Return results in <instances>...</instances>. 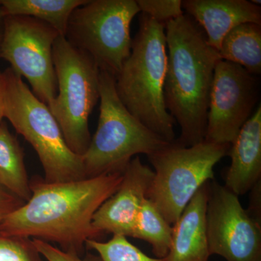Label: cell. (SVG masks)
<instances>
[{
	"label": "cell",
	"mask_w": 261,
	"mask_h": 261,
	"mask_svg": "<svg viewBox=\"0 0 261 261\" xmlns=\"http://www.w3.org/2000/svg\"><path fill=\"white\" fill-rule=\"evenodd\" d=\"M122 173L58 183L30 180L32 195L0 223V233L56 243L66 252L82 257L88 240L102 233L92 226L99 207L116 192Z\"/></svg>",
	"instance_id": "1"
},
{
	"label": "cell",
	"mask_w": 261,
	"mask_h": 261,
	"mask_svg": "<svg viewBox=\"0 0 261 261\" xmlns=\"http://www.w3.org/2000/svg\"><path fill=\"white\" fill-rule=\"evenodd\" d=\"M167 67L164 82L166 109L179 125L175 142L190 147L203 142L219 51L187 14L166 25Z\"/></svg>",
	"instance_id": "2"
},
{
	"label": "cell",
	"mask_w": 261,
	"mask_h": 261,
	"mask_svg": "<svg viewBox=\"0 0 261 261\" xmlns=\"http://www.w3.org/2000/svg\"><path fill=\"white\" fill-rule=\"evenodd\" d=\"M139 20L130 56L115 77L116 92L135 118L163 140L173 143L176 140L175 121L164 100L166 25L142 13Z\"/></svg>",
	"instance_id": "3"
},
{
	"label": "cell",
	"mask_w": 261,
	"mask_h": 261,
	"mask_svg": "<svg viewBox=\"0 0 261 261\" xmlns=\"http://www.w3.org/2000/svg\"><path fill=\"white\" fill-rule=\"evenodd\" d=\"M99 100L97 130L82 156L86 178L123 173L137 154L148 156L171 144L127 110L117 94L115 77L104 71L99 73Z\"/></svg>",
	"instance_id": "4"
},
{
	"label": "cell",
	"mask_w": 261,
	"mask_h": 261,
	"mask_svg": "<svg viewBox=\"0 0 261 261\" xmlns=\"http://www.w3.org/2000/svg\"><path fill=\"white\" fill-rule=\"evenodd\" d=\"M5 78L4 118L37 152L48 183L86 178L82 156L67 145L59 124L23 78L10 67Z\"/></svg>",
	"instance_id": "5"
},
{
	"label": "cell",
	"mask_w": 261,
	"mask_h": 261,
	"mask_svg": "<svg viewBox=\"0 0 261 261\" xmlns=\"http://www.w3.org/2000/svg\"><path fill=\"white\" fill-rule=\"evenodd\" d=\"M57 95L48 107L69 148L78 155L90 143L89 118L99 99V70L93 59L59 36L53 48Z\"/></svg>",
	"instance_id": "6"
},
{
	"label": "cell",
	"mask_w": 261,
	"mask_h": 261,
	"mask_svg": "<svg viewBox=\"0 0 261 261\" xmlns=\"http://www.w3.org/2000/svg\"><path fill=\"white\" fill-rule=\"evenodd\" d=\"M230 145L204 140L183 147L174 142L147 156L154 171L147 197L168 224L173 226L196 192L214 179L215 166Z\"/></svg>",
	"instance_id": "7"
},
{
	"label": "cell",
	"mask_w": 261,
	"mask_h": 261,
	"mask_svg": "<svg viewBox=\"0 0 261 261\" xmlns=\"http://www.w3.org/2000/svg\"><path fill=\"white\" fill-rule=\"evenodd\" d=\"M139 13L135 0H87L70 15L65 39L116 77L130 56V24Z\"/></svg>",
	"instance_id": "8"
},
{
	"label": "cell",
	"mask_w": 261,
	"mask_h": 261,
	"mask_svg": "<svg viewBox=\"0 0 261 261\" xmlns=\"http://www.w3.org/2000/svg\"><path fill=\"white\" fill-rule=\"evenodd\" d=\"M59 34L44 22L21 15H7L1 58L27 79L32 92L47 107L57 95L53 48Z\"/></svg>",
	"instance_id": "9"
},
{
	"label": "cell",
	"mask_w": 261,
	"mask_h": 261,
	"mask_svg": "<svg viewBox=\"0 0 261 261\" xmlns=\"http://www.w3.org/2000/svg\"><path fill=\"white\" fill-rule=\"evenodd\" d=\"M206 229L210 255L226 261H261L260 221L240 203L238 195L209 182Z\"/></svg>",
	"instance_id": "10"
},
{
	"label": "cell",
	"mask_w": 261,
	"mask_h": 261,
	"mask_svg": "<svg viewBox=\"0 0 261 261\" xmlns=\"http://www.w3.org/2000/svg\"><path fill=\"white\" fill-rule=\"evenodd\" d=\"M260 92L258 76L220 60L215 68L204 140L231 145L255 112Z\"/></svg>",
	"instance_id": "11"
},
{
	"label": "cell",
	"mask_w": 261,
	"mask_h": 261,
	"mask_svg": "<svg viewBox=\"0 0 261 261\" xmlns=\"http://www.w3.org/2000/svg\"><path fill=\"white\" fill-rule=\"evenodd\" d=\"M118 190L96 211L92 226L100 233L132 238L141 207L146 198L154 171L136 156L122 173Z\"/></svg>",
	"instance_id": "12"
},
{
	"label": "cell",
	"mask_w": 261,
	"mask_h": 261,
	"mask_svg": "<svg viewBox=\"0 0 261 261\" xmlns=\"http://www.w3.org/2000/svg\"><path fill=\"white\" fill-rule=\"evenodd\" d=\"M182 8L218 51L223 39L235 27L248 23L261 25L260 5L247 0H184Z\"/></svg>",
	"instance_id": "13"
},
{
	"label": "cell",
	"mask_w": 261,
	"mask_h": 261,
	"mask_svg": "<svg viewBox=\"0 0 261 261\" xmlns=\"http://www.w3.org/2000/svg\"><path fill=\"white\" fill-rule=\"evenodd\" d=\"M227 155L231 165L225 187L238 197L251 191L261 177L260 103L230 145Z\"/></svg>",
	"instance_id": "14"
},
{
	"label": "cell",
	"mask_w": 261,
	"mask_h": 261,
	"mask_svg": "<svg viewBox=\"0 0 261 261\" xmlns=\"http://www.w3.org/2000/svg\"><path fill=\"white\" fill-rule=\"evenodd\" d=\"M209 182L196 192L173 225L171 245L163 261H208L211 255L206 229V210Z\"/></svg>",
	"instance_id": "15"
},
{
	"label": "cell",
	"mask_w": 261,
	"mask_h": 261,
	"mask_svg": "<svg viewBox=\"0 0 261 261\" xmlns=\"http://www.w3.org/2000/svg\"><path fill=\"white\" fill-rule=\"evenodd\" d=\"M220 58L240 65L250 74H261V25L243 23L235 27L223 39Z\"/></svg>",
	"instance_id": "16"
},
{
	"label": "cell",
	"mask_w": 261,
	"mask_h": 261,
	"mask_svg": "<svg viewBox=\"0 0 261 261\" xmlns=\"http://www.w3.org/2000/svg\"><path fill=\"white\" fill-rule=\"evenodd\" d=\"M0 186L25 202L32 195L23 149L3 121L0 124Z\"/></svg>",
	"instance_id": "17"
},
{
	"label": "cell",
	"mask_w": 261,
	"mask_h": 261,
	"mask_svg": "<svg viewBox=\"0 0 261 261\" xmlns=\"http://www.w3.org/2000/svg\"><path fill=\"white\" fill-rule=\"evenodd\" d=\"M87 0H0L7 15L32 17L53 27L65 37L73 12Z\"/></svg>",
	"instance_id": "18"
},
{
	"label": "cell",
	"mask_w": 261,
	"mask_h": 261,
	"mask_svg": "<svg viewBox=\"0 0 261 261\" xmlns=\"http://www.w3.org/2000/svg\"><path fill=\"white\" fill-rule=\"evenodd\" d=\"M173 227L168 224L155 205L148 198L142 204L132 238L150 244L157 258L167 255L171 245Z\"/></svg>",
	"instance_id": "19"
},
{
	"label": "cell",
	"mask_w": 261,
	"mask_h": 261,
	"mask_svg": "<svg viewBox=\"0 0 261 261\" xmlns=\"http://www.w3.org/2000/svg\"><path fill=\"white\" fill-rule=\"evenodd\" d=\"M86 247L97 252L101 261H163L149 257L123 236H113L105 243L88 240Z\"/></svg>",
	"instance_id": "20"
},
{
	"label": "cell",
	"mask_w": 261,
	"mask_h": 261,
	"mask_svg": "<svg viewBox=\"0 0 261 261\" xmlns=\"http://www.w3.org/2000/svg\"><path fill=\"white\" fill-rule=\"evenodd\" d=\"M33 240L0 233V261H43Z\"/></svg>",
	"instance_id": "21"
},
{
	"label": "cell",
	"mask_w": 261,
	"mask_h": 261,
	"mask_svg": "<svg viewBox=\"0 0 261 261\" xmlns=\"http://www.w3.org/2000/svg\"><path fill=\"white\" fill-rule=\"evenodd\" d=\"M140 13L166 25L184 14L181 0H137Z\"/></svg>",
	"instance_id": "22"
},
{
	"label": "cell",
	"mask_w": 261,
	"mask_h": 261,
	"mask_svg": "<svg viewBox=\"0 0 261 261\" xmlns=\"http://www.w3.org/2000/svg\"><path fill=\"white\" fill-rule=\"evenodd\" d=\"M34 245L43 258L47 261H101L99 257L87 255L83 258L55 247L53 244L33 239Z\"/></svg>",
	"instance_id": "23"
},
{
	"label": "cell",
	"mask_w": 261,
	"mask_h": 261,
	"mask_svg": "<svg viewBox=\"0 0 261 261\" xmlns=\"http://www.w3.org/2000/svg\"><path fill=\"white\" fill-rule=\"evenodd\" d=\"M24 203V201L0 186V223L8 214L21 207Z\"/></svg>",
	"instance_id": "24"
},
{
	"label": "cell",
	"mask_w": 261,
	"mask_h": 261,
	"mask_svg": "<svg viewBox=\"0 0 261 261\" xmlns=\"http://www.w3.org/2000/svg\"><path fill=\"white\" fill-rule=\"evenodd\" d=\"M5 78L3 72L0 71V124L4 118Z\"/></svg>",
	"instance_id": "25"
},
{
	"label": "cell",
	"mask_w": 261,
	"mask_h": 261,
	"mask_svg": "<svg viewBox=\"0 0 261 261\" xmlns=\"http://www.w3.org/2000/svg\"><path fill=\"white\" fill-rule=\"evenodd\" d=\"M7 15L5 14L3 7L0 5V58H1V49L3 45V38H4L5 19Z\"/></svg>",
	"instance_id": "26"
}]
</instances>
